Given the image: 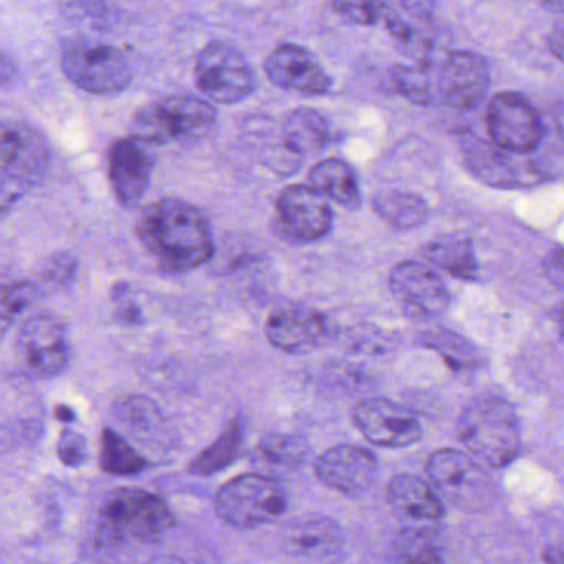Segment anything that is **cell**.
I'll list each match as a JSON object with an SVG mask.
<instances>
[{"label": "cell", "mask_w": 564, "mask_h": 564, "mask_svg": "<svg viewBox=\"0 0 564 564\" xmlns=\"http://www.w3.org/2000/svg\"><path fill=\"white\" fill-rule=\"evenodd\" d=\"M426 474L440 499L463 512H487L499 500L496 480L486 466L463 451H436L427 459Z\"/></svg>", "instance_id": "cell-3"}, {"label": "cell", "mask_w": 564, "mask_h": 564, "mask_svg": "<svg viewBox=\"0 0 564 564\" xmlns=\"http://www.w3.org/2000/svg\"><path fill=\"white\" fill-rule=\"evenodd\" d=\"M288 507L281 484L260 474L235 477L215 499L218 517L235 529H254L280 519Z\"/></svg>", "instance_id": "cell-6"}, {"label": "cell", "mask_w": 564, "mask_h": 564, "mask_svg": "<svg viewBox=\"0 0 564 564\" xmlns=\"http://www.w3.org/2000/svg\"><path fill=\"white\" fill-rule=\"evenodd\" d=\"M281 134L288 148L304 161L317 154L330 141V128L321 112L301 108L289 112L281 126Z\"/></svg>", "instance_id": "cell-26"}, {"label": "cell", "mask_w": 564, "mask_h": 564, "mask_svg": "<svg viewBox=\"0 0 564 564\" xmlns=\"http://www.w3.org/2000/svg\"><path fill=\"white\" fill-rule=\"evenodd\" d=\"M115 416L129 434L142 443H164L171 436L161 408L141 394H131L116 403Z\"/></svg>", "instance_id": "cell-24"}, {"label": "cell", "mask_w": 564, "mask_h": 564, "mask_svg": "<svg viewBox=\"0 0 564 564\" xmlns=\"http://www.w3.org/2000/svg\"><path fill=\"white\" fill-rule=\"evenodd\" d=\"M334 227V212L311 185H289L274 204V228L289 243H315Z\"/></svg>", "instance_id": "cell-11"}, {"label": "cell", "mask_w": 564, "mask_h": 564, "mask_svg": "<svg viewBox=\"0 0 564 564\" xmlns=\"http://www.w3.org/2000/svg\"><path fill=\"white\" fill-rule=\"evenodd\" d=\"M414 542L410 543L403 555L404 564H446L437 550L427 542L430 536L410 535Z\"/></svg>", "instance_id": "cell-37"}, {"label": "cell", "mask_w": 564, "mask_h": 564, "mask_svg": "<svg viewBox=\"0 0 564 564\" xmlns=\"http://www.w3.org/2000/svg\"><path fill=\"white\" fill-rule=\"evenodd\" d=\"M490 88V66L480 53L451 52L441 66L437 89L451 108L469 111L477 108Z\"/></svg>", "instance_id": "cell-18"}, {"label": "cell", "mask_w": 564, "mask_h": 564, "mask_svg": "<svg viewBox=\"0 0 564 564\" xmlns=\"http://www.w3.org/2000/svg\"><path fill=\"white\" fill-rule=\"evenodd\" d=\"M56 420L62 421V423H72V421L76 420L75 411L69 406H65V404H59L55 410Z\"/></svg>", "instance_id": "cell-43"}, {"label": "cell", "mask_w": 564, "mask_h": 564, "mask_svg": "<svg viewBox=\"0 0 564 564\" xmlns=\"http://www.w3.org/2000/svg\"><path fill=\"white\" fill-rule=\"evenodd\" d=\"M390 291L413 321H431L446 314L453 295L443 278L420 261H403L390 273Z\"/></svg>", "instance_id": "cell-12"}, {"label": "cell", "mask_w": 564, "mask_h": 564, "mask_svg": "<svg viewBox=\"0 0 564 564\" xmlns=\"http://www.w3.org/2000/svg\"><path fill=\"white\" fill-rule=\"evenodd\" d=\"M543 563L564 564V549L553 546V549L546 550L545 556H543Z\"/></svg>", "instance_id": "cell-42"}, {"label": "cell", "mask_w": 564, "mask_h": 564, "mask_svg": "<svg viewBox=\"0 0 564 564\" xmlns=\"http://www.w3.org/2000/svg\"><path fill=\"white\" fill-rule=\"evenodd\" d=\"M58 457L69 467L79 466L86 459V441L75 431H63L58 443Z\"/></svg>", "instance_id": "cell-36"}, {"label": "cell", "mask_w": 564, "mask_h": 564, "mask_svg": "<svg viewBox=\"0 0 564 564\" xmlns=\"http://www.w3.org/2000/svg\"><path fill=\"white\" fill-rule=\"evenodd\" d=\"M17 351L26 373L58 377L69 361V341L62 322L50 315L29 318L17 335Z\"/></svg>", "instance_id": "cell-14"}, {"label": "cell", "mask_w": 564, "mask_h": 564, "mask_svg": "<svg viewBox=\"0 0 564 564\" xmlns=\"http://www.w3.org/2000/svg\"><path fill=\"white\" fill-rule=\"evenodd\" d=\"M424 258L433 267L446 271L457 280L476 281L479 276L480 268L476 248L464 235H440L426 245Z\"/></svg>", "instance_id": "cell-25"}, {"label": "cell", "mask_w": 564, "mask_h": 564, "mask_svg": "<svg viewBox=\"0 0 564 564\" xmlns=\"http://www.w3.org/2000/svg\"><path fill=\"white\" fill-rule=\"evenodd\" d=\"M549 48L556 59L564 63V20L553 26L549 35Z\"/></svg>", "instance_id": "cell-41"}, {"label": "cell", "mask_w": 564, "mask_h": 564, "mask_svg": "<svg viewBox=\"0 0 564 564\" xmlns=\"http://www.w3.org/2000/svg\"><path fill=\"white\" fill-rule=\"evenodd\" d=\"M558 332H560V338H562V341L564 344V307L562 308V312H560Z\"/></svg>", "instance_id": "cell-45"}, {"label": "cell", "mask_w": 564, "mask_h": 564, "mask_svg": "<svg viewBox=\"0 0 564 564\" xmlns=\"http://www.w3.org/2000/svg\"><path fill=\"white\" fill-rule=\"evenodd\" d=\"M109 182L119 204L134 208L141 204L151 184L154 155L148 144L129 138L116 141L108 155Z\"/></svg>", "instance_id": "cell-20"}, {"label": "cell", "mask_w": 564, "mask_h": 564, "mask_svg": "<svg viewBox=\"0 0 564 564\" xmlns=\"http://www.w3.org/2000/svg\"><path fill=\"white\" fill-rule=\"evenodd\" d=\"M36 288L32 282H0V317L15 318L33 304Z\"/></svg>", "instance_id": "cell-32"}, {"label": "cell", "mask_w": 564, "mask_h": 564, "mask_svg": "<svg viewBox=\"0 0 564 564\" xmlns=\"http://www.w3.org/2000/svg\"><path fill=\"white\" fill-rule=\"evenodd\" d=\"M76 270H78L76 258L66 251H59V253L46 258L42 270H40V276L50 288L65 289L75 281Z\"/></svg>", "instance_id": "cell-34"}, {"label": "cell", "mask_w": 564, "mask_h": 564, "mask_svg": "<svg viewBox=\"0 0 564 564\" xmlns=\"http://www.w3.org/2000/svg\"><path fill=\"white\" fill-rule=\"evenodd\" d=\"M62 69L69 82L95 95H115L131 85V62L111 45L69 42L62 52Z\"/></svg>", "instance_id": "cell-7"}, {"label": "cell", "mask_w": 564, "mask_h": 564, "mask_svg": "<svg viewBox=\"0 0 564 564\" xmlns=\"http://www.w3.org/2000/svg\"><path fill=\"white\" fill-rule=\"evenodd\" d=\"M308 184L322 197L330 198L345 210L355 212L361 205L360 181L357 172L341 159H324L308 172Z\"/></svg>", "instance_id": "cell-23"}, {"label": "cell", "mask_w": 564, "mask_h": 564, "mask_svg": "<svg viewBox=\"0 0 564 564\" xmlns=\"http://www.w3.org/2000/svg\"><path fill=\"white\" fill-rule=\"evenodd\" d=\"M264 72L274 85L288 91L321 96L332 88V78L317 58L308 50L291 43L278 46L267 56Z\"/></svg>", "instance_id": "cell-21"}, {"label": "cell", "mask_w": 564, "mask_h": 564, "mask_svg": "<svg viewBox=\"0 0 564 564\" xmlns=\"http://www.w3.org/2000/svg\"><path fill=\"white\" fill-rule=\"evenodd\" d=\"M543 273L546 280L564 292V248L550 251L543 260Z\"/></svg>", "instance_id": "cell-38"}, {"label": "cell", "mask_w": 564, "mask_h": 564, "mask_svg": "<svg viewBox=\"0 0 564 564\" xmlns=\"http://www.w3.org/2000/svg\"><path fill=\"white\" fill-rule=\"evenodd\" d=\"M307 441L292 434L271 433L264 436L260 443V454L264 460L273 466L295 469L307 460Z\"/></svg>", "instance_id": "cell-31"}, {"label": "cell", "mask_w": 564, "mask_h": 564, "mask_svg": "<svg viewBox=\"0 0 564 564\" xmlns=\"http://www.w3.org/2000/svg\"><path fill=\"white\" fill-rule=\"evenodd\" d=\"M354 423L368 443L380 447H410L423 440V424L413 411L384 398L365 400L354 408Z\"/></svg>", "instance_id": "cell-15"}, {"label": "cell", "mask_w": 564, "mask_h": 564, "mask_svg": "<svg viewBox=\"0 0 564 564\" xmlns=\"http://www.w3.org/2000/svg\"><path fill=\"white\" fill-rule=\"evenodd\" d=\"M457 437L467 453L490 469L516 463L522 449V427L516 408L497 394H480L464 408Z\"/></svg>", "instance_id": "cell-2"}, {"label": "cell", "mask_w": 564, "mask_h": 564, "mask_svg": "<svg viewBox=\"0 0 564 564\" xmlns=\"http://www.w3.org/2000/svg\"><path fill=\"white\" fill-rule=\"evenodd\" d=\"M421 345L436 351L454 373H469L482 367L484 357L479 348L456 332L447 328H431L420 337Z\"/></svg>", "instance_id": "cell-27"}, {"label": "cell", "mask_w": 564, "mask_h": 564, "mask_svg": "<svg viewBox=\"0 0 564 564\" xmlns=\"http://www.w3.org/2000/svg\"><path fill=\"white\" fill-rule=\"evenodd\" d=\"M26 187L0 175V215L9 212L25 194Z\"/></svg>", "instance_id": "cell-39"}, {"label": "cell", "mask_w": 564, "mask_h": 564, "mask_svg": "<svg viewBox=\"0 0 564 564\" xmlns=\"http://www.w3.org/2000/svg\"><path fill=\"white\" fill-rule=\"evenodd\" d=\"M332 7L338 15L357 25H373L387 10L380 0H332Z\"/></svg>", "instance_id": "cell-35"}, {"label": "cell", "mask_w": 564, "mask_h": 564, "mask_svg": "<svg viewBox=\"0 0 564 564\" xmlns=\"http://www.w3.org/2000/svg\"><path fill=\"white\" fill-rule=\"evenodd\" d=\"M217 112L205 99L195 96H169L142 106L131 121L132 138L144 144H169L202 138L214 128Z\"/></svg>", "instance_id": "cell-4"}, {"label": "cell", "mask_w": 564, "mask_h": 564, "mask_svg": "<svg viewBox=\"0 0 564 564\" xmlns=\"http://www.w3.org/2000/svg\"><path fill=\"white\" fill-rule=\"evenodd\" d=\"M388 506L408 535L431 536L444 519V506L431 484L411 474L393 477L387 489Z\"/></svg>", "instance_id": "cell-17"}, {"label": "cell", "mask_w": 564, "mask_h": 564, "mask_svg": "<svg viewBox=\"0 0 564 564\" xmlns=\"http://www.w3.org/2000/svg\"><path fill=\"white\" fill-rule=\"evenodd\" d=\"M195 83L210 101L235 105L253 95L257 75L240 50L227 42H212L195 59Z\"/></svg>", "instance_id": "cell-8"}, {"label": "cell", "mask_w": 564, "mask_h": 564, "mask_svg": "<svg viewBox=\"0 0 564 564\" xmlns=\"http://www.w3.org/2000/svg\"><path fill=\"white\" fill-rule=\"evenodd\" d=\"M393 83L398 91L408 101L417 106H427L433 101L431 95L430 83L426 76L416 69L408 68V66H397L393 69Z\"/></svg>", "instance_id": "cell-33"}, {"label": "cell", "mask_w": 564, "mask_h": 564, "mask_svg": "<svg viewBox=\"0 0 564 564\" xmlns=\"http://www.w3.org/2000/svg\"><path fill=\"white\" fill-rule=\"evenodd\" d=\"M373 210L394 230H414L430 218V207L420 195L411 192L384 191L373 197Z\"/></svg>", "instance_id": "cell-28"}, {"label": "cell", "mask_w": 564, "mask_h": 564, "mask_svg": "<svg viewBox=\"0 0 564 564\" xmlns=\"http://www.w3.org/2000/svg\"><path fill=\"white\" fill-rule=\"evenodd\" d=\"M241 441H243L241 424L237 420L231 421L220 437L192 463L191 473L194 476L208 477L227 469L237 459Z\"/></svg>", "instance_id": "cell-30"}, {"label": "cell", "mask_w": 564, "mask_h": 564, "mask_svg": "<svg viewBox=\"0 0 564 564\" xmlns=\"http://www.w3.org/2000/svg\"><path fill=\"white\" fill-rule=\"evenodd\" d=\"M52 154L45 135L19 119H0V175L35 185L48 171Z\"/></svg>", "instance_id": "cell-13"}, {"label": "cell", "mask_w": 564, "mask_h": 564, "mask_svg": "<svg viewBox=\"0 0 564 564\" xmlns=\"http://www.w3.org/2000/svg\"><path fill=\"white\" fill-rule=\"evenodd\" d=\"M315 474L330 489L344 496L358 497L373 486L378 460L365 447L340 444L318 457Z\"/></svg>", "instance_id": "cell-19"}, {"label": "cell", "mask_w": 564, "mask_h": 564, "mask_svg": "<svg viewBox=\"0 0 564 564\" xmlns=\"http://www.w3.org/2000/svg\"><path fill=\"white\" fill-rule=\"evenodd\" d=\"M99 463H101V469L112 476H135L148 469L145 457L121 434L109 427L101 433Z\"/></svg>", "instance_id": "cell-29"}, {"label": "cell", "mask_w": 564, "mask_h": 564, "mask_svg": "<svg viewBox=\"0 0 564 564\" xmlns=\"http://www.w3.org/2000/svg\"><path fill=\"white\" fill-rule=\"evenodd\" d=\"M460 154L469 174L482 184L502 191L535 187L549 175L525 155L512 154L477 135L460 139Z\"/></svg>", "instance_id": "cell-9"}, {"label": "cell", "mask_w": 564, "mask_h": 564, "mask_svg": "<svg viewBox=\"0 0 564 564\" xmlns=\"http://www.w3.org/2000/svg\"><path fill=\"white\" fill-rule=\"evenodd\" d=\"M344 542L340 525L328 517H308L292 522L282 535L285 552L308 562L334 558L340 552Z\"/></svg>", "instance_id": "cell-22"}, {"label": "cell", "mask_w": 564, "mask_h": 564, "mask_svg": "<svg viewBox=\"0 0 564 564\" xmlns=\"http://www.w3.org/2000/svg\"><path fill=\"white\" fill-rule=\"evenodd\" d=\"M542 6L552 12L564 13V0H542Z\"/></svg>", "instance_id": "cell-44"}, {"label": "cell", "mask_w": 564, "mask_h": 564, "mask_svg": "<svg viewBox=\"0 0 564 564\" xmlns=\"http://www.w3.org/2000/svg\"><path fill=\"white\" fill-rule=\"evenodd\" d=\"M101 525L111 539L124 542H159L175 519L161 497L141 489H119L102 502Z\"/></svg>", "instance_id": "cell-5"}, {"label": "cell", "mask_w": 564, "mask_h": 564, "mask_svg": "<svg viewBox=\"0 0 564 564\" xmlns=\"http://www.w3.org/2000/svg\"><path fill=\"white\" fill-rule=\"evenodd\" d=\"M401 7L416 19L427 20L436 9V0H398Z\"/></svg>", "instance_id": "cell-40"}, {"label": "cell", "mask_w": 564, "mask_h": 564, "mask_svg": "<svg viewBox=\"0 0 564 564\" xmlns=\"http://www.w3.org/2000/svg\"><path fill=\"white\" fill-rule=\"evenodd\" d=\"M490 142L512 154L527 155L539 148L545 135L535 106L516 91H503L490 99L487 108Z\"/></svg>", "instance_id": "cell-10"}, {"label": "cell", "mask_w": 564, "mask_h": 564, "mask_svg": "<svg viewBox=\"0 0 564 564\" xmlns=\"http://www.w3.org/2000/svg\"><path fill=\"white\" fill-rule=\"evenodd\" d=\"M268 341L278 350L291 355L311 354L330 344L335 325L327 315L311 307H281L264 325Z\"/></svg>", "instance_id": "cell-16"}, {"label": "cell", "mask_w": 564, "mask_h": 564, "mask_svg": "<svg viewBox=\"0 0 564 564\" xmlns=\"http://www.w3.org/2000/svg\"><path fill=\"white\" fill-rule=\"evenodd\" d=\"M138 237L165 271L195 270L215 254L207 217L200 208L178 198H162L145 207L139 217Z\"/></svg>", "instance_id": "cell-1"}]
</instances>
